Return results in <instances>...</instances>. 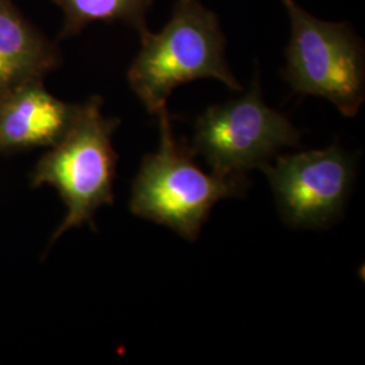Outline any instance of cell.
Returning a JSON list of instances; mask_svg holds the SVG:
<instances>
[{"mask_svg":"<svg viewBox=\"0 0 365 365\" xmlns=\"http://www.w3.org/2000/svg\"><path fill=\"white\" fill-rule=\"evenodd\" d=\"M268 178L283 221L319 229L339 220L352 191L356 164L339 145L276 156L260 168Z\"/></svg>","mask_w":365,"mask_h":365,"instance_id":"6","label":"cell"},{"mask_svg":"<svg viewBox=\"0 0 365 365\" xmlns=\"http://www.w3.org/2000/svg\"><path fill=\"white\" fill-rule=\"evenodd\" d=\"M64 13L60 37L80 34L93 22H122L140 36L148 31L146 16L153 0H53Z\"/></svg>","mask_w":365,"mask_h":365,"instance_id":"9","label":"cell"},{"mask_svg":"<svg viewBox=\"0 0 365 365\" xmlns=\"http://www.w3.org/2000/svg\"><path fill=\"white\" fill-rule=\"evenodd\" d=\"M287 9L291 38L283 78L292 91L319 96L345 117H356L365 98L364 45L349 24L314 18L297 0Z\"/></svg>","mask_w":365,"mask_h":365,"instance_id":"4","label":"cell"},{"mask_svg":"<svg viewBox=\"0 0 365 365\" xmlns=\"http://www.w3.org/2000/svg\"><path fill=\"white\" fill-rule=\"evenodd\" d=\"M160 145L144 157L131 187L130 211L195 241L211 209L227 197L245 195L247 176H223L200 170L190 149L173 135L167 107L158 111Z\"/></svg>","mask_w":365,"mask_h":365,"instance_id":"2","label":"cell"},{"mask_svg":"<svg viewBox=\"0 0 365 365\" xmlns=\"http://www.w3.org/2000/svg\"><path fill=\"white\" fill-rule=\"evenodd\" d=\"M140 37L141 49L128 80L148 113L157 115L175 88L199 78H215L233 91L242 90L226 61L220 18L199 0H176L165 27Z\"/></svg>","mask_w":365,"mask_h":365,"instance_id":"1","label":"cell"},{"mask_svg":"<svg viewBox=\"0 0 365 365\" xmlns=\"http://www.w3.org/2000/svg\"><path fill=\"white\" fill-rule=\"evenodd\" d=\"M118 125V119L103 115L102 99L92 96L78 106L64 137L39 158L31 185H51L66 207L52 244L72 227L92 223L102 206L113 205L118 158L113 134Z\"/></svg>","mask_w":365,"mask_h":365,"instance_id":"3","label":"cell"},{"mask_svg":"<svg viewBox=\"0 0 365 365\" xmlns=\"http://www.w3.org/2000/svg\"><path fill=\"white\" fill-rule=\"evenodd\" d=\"M78 105L46 91L43 80H31L0 101V153L52 148L66 134Z\"/></svg>","mask_w":365,"mask_h":365,"instance_id":"7","label":"cell"},{"mask_svg":"<svg viewBox=\"0 0 365 365\" xmlns=\"http://www.w3.org/2000/svg\"><path fill=\"white\" fill-rule=\"evenodd\" d=\"M60 64L57 48L31 26L10 0H0V101Z\"/></svg>","mask_w":365,"mask_h":365,"instance_id":"8","label":"cell"},{"mask_svg":"<svg viewBox=\"0 0 365 365\" xmlns=\"http://www.w3.org/2000/svg\"><path fill=\"white\" fill-rule=\"evenodd\" d=\"M299 143V130L291 120L265 103L257 72L242 98L211 106L196 119L190 152L214 173L247 176Z\"/></svg>","mask_w":365,"mask_h":365,"instance_id":"5","label":"cell"}]
</instances>
